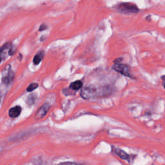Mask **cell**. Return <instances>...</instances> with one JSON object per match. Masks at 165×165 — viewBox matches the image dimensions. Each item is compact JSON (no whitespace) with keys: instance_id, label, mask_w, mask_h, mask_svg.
<instances>
[{"instance_id":"obj_9","label":"cell","mask_w":165,"mask_h":165,"mask_svg":"<svg viewBox=\"0 0 165 165\" xmlns=\"http://www.w3.org/2000/svg\"><path fill=\"white\" fill-rule=\"evenodd\" d=\"M44 57V52L40 51L36 55L33 59V63L34 65H38L41 62V60L43 59Z\"/></svg>"},{"instance_id":"obj_8","label":"cell","mask_w":165,"mask_h":165,"mask_svg":"<svg viewBox=\"0 0 165 165\" xmlns=\"http://www.w3.org/2000/svg\"><path fill=\"white\" fill-rule=\"evenodd\" d=\"M114 152L115 154L118 156L120 158L123 159L124 160H129L130 156L128 154H127L125 152H124L123 150H122L121 149L119 148H114Z\"/></svg>"},{"instance_id":"obj_2","label":"cell","mask_w":165,"mask_h":165,"mask_svg":"<svg viewBox=\"0 0 165 165\" xmlns=\"http://www.w3.org/2000/svg\"><path fill=\"white\" fill-rule=\"evenodd\" d=\"M98 90L94 87H86L81 92V96L84 99H94L98 96Z\"/></svg>"},{"instance_id":"obj_13","label":"cell","mask_w":165,"mask_h":165,"mask_svg":"<svg viewBox=\"0 0 165 165\" xmlns=\"http://www.w3.org/2000/svg\"><path fill=\"white\" fill-rule=\"evenodd\" d=\"M58 165H83V164L77 163L75 162H63L59 163Z\"/></svg>"},{"instance_id":"obj_6","label":"cell","mask_w":165,"mask_h":165,"mask_svg":"<svg viewBox=\"0 0 165 165\" xmlns=\"http://www.w3.org/2000/svg\"><path fill=\"white\" fill-rule=\"evenodd\" d=\"M50 105L48 103H45L44 105H43L39 109L38 111L36 112L35 114V118L37 119H42L43 117L46 115L47 112H48L50 109Z\"/></svg>"},{"instance_id":"obj_5","label":"cell","mask_w":165,"mask_h":165,"mask_svg":"<svg viewBox=\"0 0 165 165\" xmlns=\"http://www.w3.org/2000/svg\"><path fill=\"white\" fill-rule=\"evenodd\" d=\"M113 69L119 72L120 74L128 77H132L130 72V66L125 64L118 63L113 66Z\"/></svg>"},{"instance_id":"obj_7","label":"cell","mask_w":165,"mask_h":165,"mask_svg":"<svg viewBox=\"0 0 165 165\" xmlns=\"http://www.w3.org/2000/svg\"><path fill=\"white\" fill-rule=\"evenodd\" d=\"M21 112V108L20 106H16L10 109L9 115L11 118H16L19 116Z\"/></svg>"},{"instance_id":"obj_14","label":"cell","mask_w":165,"mask_h":165,"mask_svg":"<svg viewBox=\"0 0 165 165\" xmlns=\"http://www.w3.org/2000/svg\"><path fill=\"white\" fill-rule=\"evenodd\" d=\"M47 25H41V27H40V28H39V31H42V30H45V29H47Z\"/></svg>"},{"instance_id":"obj_12","label":"cell","mask_w":165,"mask_h":165,"mask_svg":"<svg viewBox=\"0 0 165 165\" xmlns=\"http://www.w3.org/2000/svg\"><path fill=\"white\" fill-rule=\"evenodd\" d=\"M38 87V83H32L30 84L29 86L28 87L27 90V92H32L33 90H34L35 89H36Z\"/></svg>"},{"instance_id":"obj_1","label":"cell","mask_w":165,"mask_h":165,"mask_svg":"<svg viewBox=\"0 0 165 165\" xmlns=\"http://www.w3.org/2000/svg\"><path fill=\"white\" fill-rule=\"evenodd\" d=\"M14 79V72L11 69V66L8 65L5 67L2 71V81L6 85H9L13 83Z\"/></svg>"},{"instance_id":"obj_4","label":"cell","mask_w":165,"mask_h":165,"mask_svg":"<svg viewBox=\"0 0 165 165\" xmlns=\"http://www.w3.org/2000/svg\"><path fill=\"white\" fill-rule=\"evenodd\" d=\"M118 9L123 13H137L139 9L137 6L130 3H122L118 5Z\"/></svg>"},{"instance_id":"obj_3","label":"cell","mask_w":165,"mask_h":165,"mask_svg":"<svg viewBox=\"0 0 165 165\" xmlns=\"http://www.w3.org/2000/svg\"><path fill=\"white\" fill-rule=\"evenodd\" d=\"M14 53V47L12 45L11 43H7L4 44L2 47L1 50H0L1 62H3L8 56H13Z\"/></svg>"},{"instance_id":"obj_10","label":"cell","mask_w":165,"mask_h":165,"mask_svg":"<svg viewBox=\"0 0 165 165\" xmlns=\"http://www.w3.org/2000/svg\"><path fill=\"white\" fill-rule=\"evenodd\" d=\"M83 87V83L81 81H76L72 82L70 84V88L74 90H77L79 89H80L81 87Z\"/></svg>"},{"instance_id":"obj_11","label":"cell","mask_w":165,"mask_h":165,"mask_svg":"<svg viewBox=\"0 0 165 165\" xmlns=\"http://www.w3.org/2000/svg\"><path fill=\"white\" fill-rule=\"evenodd\" d=\"M36 99H37V95L36 94H31L28 96L27 103L28 105H34Z\"/></svg>"}]
</instances>
